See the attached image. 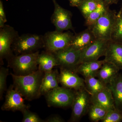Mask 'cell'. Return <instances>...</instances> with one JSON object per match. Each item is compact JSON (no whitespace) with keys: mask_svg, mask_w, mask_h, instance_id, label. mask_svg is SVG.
Returning a JSON list of instances; mask_svg holds the SVG:
<instances>
[{"mask_svg":"<svg viewBox=\"0 0 122 122\" xmlns=\"http://www.w3.org/2000/svg\"><path fill=\"white\" fill-rule=\"evenodd\" d=\"M108 8V7L105 5L102 2H101L97 8L85 18L86 26H87L88 28H91L99 17Z\"/></svg>","mask_w":122,"mask_h":122,"instance_id":"603a6c76","label":"cell"},{"mask_svg":"<svg viewBox=\"0 0 122 122\" xmlns=\"http://www.w3.org/2000/svg\"><path fill=\"white\" fill-rule=\"evenodd\" d=\"M96 39L91 29L88 28L86 30L74 35L70 46L81 51Z\"/></svg>","mask_w":122,"mask_h":122,"instance_id":"2e32d148","label":"cell"},{"mask_svg":"<svg viewBox=\"0 0 122 122\" xmlns=\"http://www.w3.org/2000/svg\"><path fill=\"white\" fill-rule=\"evenodd\" d=\"M105 62L103 60L82 62L78 66L76 72L81 75L84 78L89 76L96 77L99 70Z\"/></svg>","mask_w":122,"mask_h":122,"instance_id":"44dd1931","label":"cell"},{"mask_svg":"<svg viewBox=\"0 0 122 122\" xmlns=\"http://www.w3.org/2000/svg\"><path fill=\"white\" fill-rule=\"evenodd\" d=\"M18 32L12 26L5 25L0 28V62L5 59L8 61L14 54L12 45L15 39L19 36Z\"/></svg>","mask_w":122,"mask_h":122,"instance_id":"9c48e42d","label":"cell"},{"mask_svg":"<svg viewBox=\"0 0 122 122\" xmlns=\"http://www.w3.org/2000/svg\"><path fill=\"white\" fill-rule=\"evenodd\" d=\"M54 5V10L51 16V20L55 27V30L58 32L69 30L74 31L72 25L70 11L63 8L56 2L52 0Z\"/></svg>","mask_w":122,"mask_h":122,"instance_id":"30bf717a","label":"cell"},{"mask_svg":"<svg viewBox=\"0 0 122 122\" xmlns=\"http://www.w3.org/2000/svg\"><path fill=\"white\" fill-rule=\"evenodd\" d=\"M37 62L38 69L44 73L50 71L55 66H58L53 53L46 50L39 53Z\"/></svg>","mask_w":122,"mask_h":122,"instance_id":"d6986e66","label":"cell"},{"mask_svg":"<svg viewBox=\"0 0 122 122\" xmlns=\"http://www.w3.org/2000/svg\"><path fill=\"white\" fill-rule=\"evenodd\" d=\"M107 86L111 90L116 108L122 112V74L119 73Z\"/></svg>","mask_w":122,"mask_h":122,"instance_id":"ffe728a7","label":"cell"},{"mask_svg":"<svg viewBox=\"0 0 122 122\" xmlns=\"http://www.w3.org/2000/svg\"><path fill=\"white\" fill-rule=\"evenodd\" d=\"M101 2L95 0H84L77 7L85 18L97 8Z\"/></svg>","mask_w":122,"mask_h":122,"instance_id":"484cf974","label":"cell"},{"mask_svg":"<svg viewBox=\"0 0 122 122\" xmlns=\"http://www.w3.org/2000/svg\"><path fill=\"white\" fill-rule=\"evenodd\" d=\"M74 95V90L59 86L49 91L45 96L49 106L65 107L71 106Z\"/></svg>","mask_w":122,"mask_h":122,"instance_id":"8992f818","label":"cell"},{"mask_svg":"<svg viewBox=\"0 0 122 122\" xmlns=\"http://www.w3.org/2000/svg\"><path fill=\"white\" fill-rule=\"evenodd\" d=\"M107 111L100 106L91 103L88 112V115L91 121L97 122L102 121L104 118Z\"/></svg>","mask_w":122,"mask_h":122,"instance_id":"d4e9b609","label":"cell"},{"mask_svg":"<svg viewBox=\"0 0 122 122\" xmlns=\"http://www.w3.org/2000/svg\"><path fill=\"white\" fill-rule=\"evenodd\" d=\"M44 72L38 69L28 75L20 76L11 73L13 87L26 100H32L41 96V86Z\"/></svg>","mask_w":122,"mask_h":122,"instance_id":"6da1fadb","label":"cell"},{"mask_svg":"<svg viewBox=\"0 0 122 122\" xmlns=\"http://www.w3.org/2000/svg\"><path fill=\"white\" fill-rule=\"evenodd\" d=\"M122 121V112L116 109L108 111L102 122H120Z\"/></svg>","mask_w":122,"mask_h":122,"instance_id":"4316f807","label":"cell"},{"mask_svg":"<svg viewBox=\"0 0 122 122\" xmlns=\"http://www.w3.org/2000/svg\"><path fill=\"white\" fill-rule=\"evenodd\" d=\"M21 112L23 116L22 122H45L36 114L30 111L28 108L25 109Z\"/></svg>","mask_w":122,"mask_h":122,"instance_id":"83f0119b","label":"cell"},{"mask_svg":"<svg viewBox=\"0 0 122 122\" xmlns=\"http://www.w3.org/2000/svg\"><path fill=\"white\" fill-rule=\"evenodd\" d=\"M59 73L57 70L45 72L41 86V95H45L49 91L59 87Z\"/></svg>","mask_w":122,"mask_h":122,"instance_id":"e0dca14e","label":"cell"},{"mask_svg":"<svg viewBox=\"0 0 122 122\" xmlns=\"http://www.w3.org/2000/svg\"><path fill=\"white\" fill-rule=\"evenodd\" d=\"M65 120L59 115H51L45 120V122H64Z\"/></svg>","mask_w":122,"mask_h":122,"instance_id":"f546056e","label":"cell"},{"mask_svg":"<svg viewBox=\"0 0 122 122\" xmlns=\"http://www.w3.org/2000/svg\"><path fill=\"white\" fill-rule=\"evenodd\" d=\"M73 35L70 31L47 32L43 35L44 48L45 50L54 53L67 48L70 45Z\"/></svg>","mask_w":122,"mask_h":122,"instance_id":"5b68a950","label":"cell"},{"mask_svg":"<svg viewBox=\"0 0 122 122\" xmlns=\"http://www.w3.org/2000/svg\"><path fill=\"white\" fill-rule=\"evenodd\" d=\"M5 22L1 17H0V28H2L4 27Z\"/></svg>","mask_w":122,"mask_h":122,"instance_id":"836d02e7","label":"cell"},{"mask_svg":"<svg viewBox=\"0 0 122 122\" xmlns=\"http://www.w3.org/2000/svg\"><path fill=\"white\" fill-rule=\"evenodd\" d=\"M84 79L85 88L91 96L97 93L107 86L95 76H89L85 78Z\"/></svg>","mask_w":122,"mask_h":122,"instance_id":"7402d4cb","label":"cell"},{"mask_svg":"<svg viewBox=\"0 0 122 122\" xmlns=\"http://www.w3.org/2000/svg\"><path fill=\"white\" fill-rule=\"evenodd\" d=\"M44 48V36L32 34H24L17 37L12 45L15 55L35 52Z\"/></svg>","mask_w":122,"mask_h":122,"instance_id":"3957f363","label":"cell"},{"mask_svg":"<svg viewBox=\"0 0 122 122\" xmlns=\"http://www.w3.org/2000/svg\"><path fill=\"white\" fill-rule=\"evenodd\" d=\"M53 53L60 68H65L76 72L78 66L81 64V51L70 46Z\"/></svg>","mask_w":122,"mask_h":122,"instance_id":"ba28073f","label":"cell"},{"mask_svg":"<svg viewBox=\"0 0 122 122\" xmlns=\"http://www.w3.org/2000/svg\"><path fill=\"white\" fill-rule=\"evenodd\" d=\"M111 41L122 43V8L116 15Z\"/></svg>","mask_w":122,"mask_h":122,"instance_id":"cb8c5ba5","label":"cell"},{"mask_svg":"<svg viewBox=\"0 0 122 122\" xmlns=\"http://www.w3.org/2000/svg\"><path fill=\"white\" fill-rule=\"evenodd\" d=\"M0 17H1L5 22H7V19L3 6V3L1 0H0Z\"/></svg>","mask_w":122,"mask_h":122,"instance_id":"4dcf8cb0","label":"cell"},{"mask_svg":"<svg viewBox=\"0 0 122 122\" xmlns=\"http://www.w3.org/2000/svg\"><path fill=\"white\" fill-rule=\"evenodd\" d=\"M20 93L15 89L13 85L7 90L5 101L1 107L2 111L22 112L28 107L25 104L24 99Z\"/></svg>","mask_w":122,"mask_h":122,"instance_id":"7c38bea8","label":"cell"},{"mask_svg":"<svg viewBox=\"0 0 122 122\" xmlns=\"http://www.w3.org/2000/svg\"><path fill=\"white\" fill-rule=\"evenodd\" d=\"M110 41L97 39L81 51V63L97 61L105 56Z\"/></svg>","mask_w":122,"mask_h":122,"instance_id":"8fae6325","label":"cell"},{"mask_svg":"<svg viewBox=\"0 0 122 122\" xmlns=\"http://www.w3.org/2000/svg\"><path fill=\"white\" fill-rule=\"evenodd\" d=\"M91 102L105 108L107 111L116 109L111 90L107 86L104 89L91 96Z\"/></svg>","mask_w":122,"mask_h":122,"instance_id":"5bb4252c","label":"cell"},{"mask_svg":"<svg viewBox=\"0 0 122 122\" xmlns=\"http://www.w3.org/2000/svg\"><path fill=\"white\" fill-rule=\"evenodd\" d=\"M120 70L113 63L106 61L99 70L96 77L107 86L115 78Z\"/></svg>","mask_w":122,"mask_h":122,"instance_id":"ac0fdd59","label":"cell"},{"mask_svg":"<svg viewBox=\"0 0 122 122\" xmlns=\"http://www.w3.org/2000/svg\"><path fill=\"white\" fill-rule=\"evenodd\" d=\"M95 0L97 1H99V2H102V0Z\"/></svg>","mask_w":122,"mask_h":122,"instance_id":"e575fe53","label":"cell"},{"mask_svg":"<svg viewBox=\"0 0 122 122\" xmlns=\"http://www.w3.org/2000/svg\"><path fill=\"white\" fill-rule=\"evenodd\" d=\"M60 83L63 87L78 90L85 88V79L72 70L61 68L59 73Z\"/></svg>","mask_w":122,"mask_h":122,"instance_id":"4fadbf2b","label":"cell"},{"mask_svg":"<svg viewBox=\"0 0 122 122\" xmlns=\"http://www.w3.org/2000/svg\"><path fill=\"white\" fill-rule=\"evenodd\" d=\"M117 13L109 8L91 28L97 39L111 40V34Z\"/></svg>","mask_w":122,"mask_h":122,"instance_id":"277c9868","label":"cell"},{"mask_svg":"<svg viewBox=\"0 0 122 122\" xmlns=\"http://www.w3.org/2000/svg\"><path fill=\"white\" fill-rule=\"evenodd\" d=\"M39 51L31 53L16 55L8 60L9 65L17 75L24 76L32 73L38 69L37 59Z\"/></svg>","mask_w":122,"mask_h":122,"instance_id":"7a4b0ae2","label":"cell"},{"mask_svg":"<svg viewBox=\"0 0 122 122\" xmlns=\"http://www.w3.org/2000/svg\"><path fill=\"white\" fill-rule=\"evenodd\" d=\"M84 0H69L70 4L72 7H77Z\"/></svg>","mask_w":122,"mask_h":122,"instance_id":"1f68e13d","label":"cell"},{"mask_svg":"<svg viewBox=\"0 0 122 122\" xmlns=\"http://www.w3.org/2000/svg\"><path fill=\"white\" fill-rule=\"evenodd\" d=\"M102 2L107 7L108 5L111 4L115 3L116 1V0H102Z\"/></svg>","mask_w":122,"mask_h":122,"instance_id":"d6a6232c","label":"cell"},{"mask_svg":"<svg viewBox=\"0 0 122 122\" xmlns=\"http://www.w3.org/2000/svg\"><path fill=\"white\" fill-rule=\"evenodd\" d=\"M105 56V61L113 63L119 70H122V43L111 40Z\"/></svg>","mask_w":122,"mask_h":122,"instance_id":"9a60e30c","label":"cell"},{"mask_svg":"<svg viewBox=\"0 0 122 122\" xmlns=\"http://www.w3.org/2000/svg\"><path fill=\"white\" fill-rule=\"evenodd\" d=\"M91 96L86 88L75 90L74 98L71 106L72 112L70 122H79L88 113L91 104Z\"/></svg>","mask_w":122,"mask_h":122,"instance_id":"52a82bcc","label":"cell"},{"mask_svg":"<svg viewBox=\"0 0 122 122\" xmlns=\"http://www.w3.org/2000/svg\"><path fill=\"white\" fill-rule=\"evenodd\" d=\"M9 69L1 66L0 69V99H2L4 92L6 89V80L8 75Z\"/></svg>","mask_w":122,"mask_h":122,"instance_id":"f1b7e54d","label":"cell"}]
</instances>
